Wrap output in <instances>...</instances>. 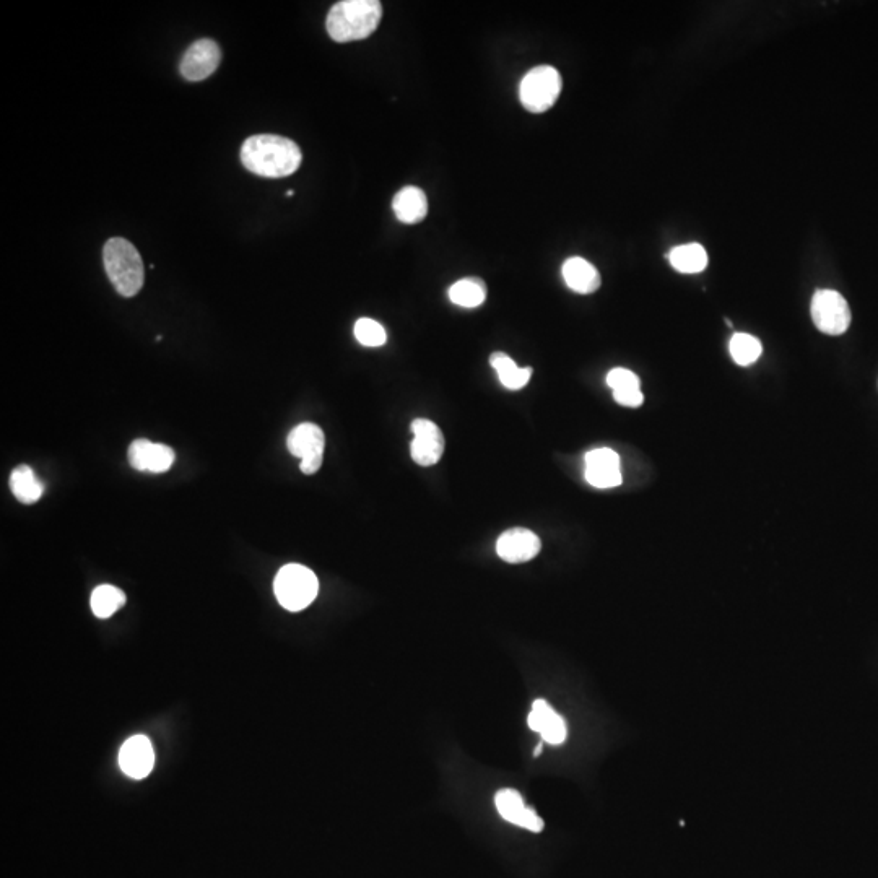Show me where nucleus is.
Instances as JSON below:
<instances>
[{"instance_id":"nucleus-3","label":"nucleus","mask_w":878,"mask_h":878,"mask_svg":"<svg viewBox=\"0 0 878 878\" xmlns=\"http://www.w3.org/2000/svg\"><path fill=\"white\" fill-rule=\"evenodd\" d=\"M106 274L124 298H132L144 287L145 269L139 251L131 241L111 238L103 248Z\"/></svg>"},{"instance_id":"nucleus-28","label":"nucleus","mask_w":878,"mask_h":878,"mask_svg":"<svg viewBox=\"0 0 878 878\" xmlns=\"http://www.w3.org/2000/svg\"><path fill=\"white\" fill-rule=\"evenodd\" d=\"M287 196H288V197L295 196V192H293V191H288V192H287Z\"/></svg>"},{"instance_id":"nucleus-6","label":"nucleus","mask_w":878,"mask_h":878,"mask_svg":"<svg viewBox=\"0 0 878 878\" xmlns=\"http://www.w3.org/2000/svg\"><path fill=\"white\" fill-rule=\"evenodd\" d=\"M813 324L826 335H841L851 326V309L848 301L835 290H818L812 298Z\"/></svg>"},{"instance_id":"nucleus-11","label":"nucleus","mask_w":878,"mask_h":878,"mask_svg":"<svg viewBox=\"0 0 878 878\" xmlns=\"http://www.w3.org/2000/svg\"><path fill=\"white\" fill-rule=\"evenodd\" d=\"M540 550H542V540L539 539V535L524 527L508 529L496 542L498 557L513 565L534 560Z\"/></svg>"},{"instance_id":"nucleus-7","label":"nucleus","mask_w":878,"mask_h":878,"mask_svg":"<svg viewBox=\"0 0 878 878\" xmlns=\"http://www.w3.org/2000/svg\"><path fill=\"white\" fill-rule=\"evenodd\" d=\"M287 448L293 456L300 457V469L303 474H316L324 461V448H326L324 431L314 423H301L290 431Z\"/></svg>"},{"instance_id":"nucleus-1","label":"nucleus","mask_w":878,"mask_h":878,"mask_svg":"<svg viewBox=\"0 0 878 878\" xmlns=\"http://www.w3.org/2000/svg\"><path fill=\"white\" fill-rule=\"evenodd\" d=\"M246 170L261 178H287L300 168L303 153L293 140L282 135H251L240 152Z\"/></svg>"},{"instance_id":"nucleus-13","label":"nucleus","mask_w":878,"mask_h":878,"mask_svg":"<svg viewBox=\"0 0 878 878\" xmlns=\"http://www.w3.org/2000/svg\"><path fill=\"white\" fill-rule=\"evenodd\" d=\"M155 765V753L152 742L145 735H135L122 745L119 753L121 770L132 779H144L152 773Z\"/></svg>"},{"instance_id":"nucleus-21","label":"nucleus","mask_w":878,"mask_h":878,"mask_svg":"<svg viewBox=\"0 0 878 878\" xmlns=\"http://www.w3.org/2000/svg\"><path fill=\"white\" fill-rule=\"evenodd\" d=\"M449 300L461 308H479L487 300V285L474 277L457 280L449 288Z\"/></svg>"},{"instance_id":"nucleus-16","label":"nucleus","mask_w":878,"mask_h":878,"mask_svg":"<svg viewBox=\"0 0 878 878\" xmlns=\"http://www.w3.org/2000/svg\"><path fill=\"white\" fill-rule=\"evenodd\" d=\"M561 274H563L566 285L573 292L581 293V295H591V293L597 292L600 283H602L599 270L583 257H570L563 264Z\"/></svg>"},{"instance_id":"nucleus-25","label":"nucleus","mask_w":878,"mask_h":878,"mask_svg":"<svg viewBox=\"0 0 878 878\" xmlns=\"http://www.w3.org/2000/svg\"><path fill=\"white\" fill-rule=\"evenodd\" d=\"M607 384L610 389L615 391H626V389H641V381L633 371L626 368H615L607 374Z\"/></svg>"},{"instance_id":"nucleus-27","label":"nucleus","mask_w":878,"mask_h":878,"mask_svg":"<svg viewBox=\"0 0 878 878\" xmlns=\"http://www.w3.org/2000/svg\"><path fill=\"white\" fill-rule=\"evenodd\" d=\"M542 750H544V745H542V742H540V744L537 745V748H535L534 757H539L540 753H542Z\"/></svg>"},{"instance_id":"nucleus-8","label":"nucleus","mask_w":878,"mask_h":878,"mask_svg":"<svg viewBox=\"0 0 878 878\" xmlns=\"http://www.w3.org/2000/svg\"><path fill=\"white\" fill-rule=\"evenodd\" d=\"M222 51L213 40H199L186 49L179 62V72L189 82H202L220 66Z\"/></svg>"},{"instance_id":"nucleus-10","label":"nucleus","mask_w":878,"mask_h":878,"mask_svg":"<svg viewBox=\"0 0 878 878\" xmlns=\"http://www.w3.org/2000/svg\"><path fill=\"white\" fill-rule=\"evenodd\" d=\"M620 456L613 449H592L586 454V480L600 490L620 487L623 482Z\"/></svg>"},{"instance_id":"nucleus-17","label":"nucleus","mask_w":878,"mask_h":878,"mask_svg":"<svg viewBox=\"0 0 878 878\" xmlns=\"http://www.w3.org/2000/svg\"><path fill=\"white\" fill-rule=\"evenodd\" d=\"M397 220L405 225H417L428 215V199L420 187L407 186L392 200Z\"/></svg>"},{"instance_id":"nucleus-14","label":"nucleus","mask_w":878,"mask_h":878,"mask_svg":"<svg viewBox=\"0 0 878 878\" xmlns=\"http://www.w3.org/2000/svg\"><path fill=\"white\" fill-rule=\"evenodd\" d=\"M496 810L506 822L521 826L532 833L544 830V820L532 809H527L521 794L514 789H503L495 797Z\"/></svg>"},{"instance_id":"nucleus-5","label":"nucleus","mask_w":878,"mask_h":878,"mask_svg":"<svg viewBox=\"0 0 878 878\" xmlns=\"http://www.w3.org/2000/svg\"><path fill=\"white\" fill-rule=\"evenodd\" d=\"M561 87V75L555 67H535L524 75L519 85V100L529 113H545L557 103Z\"/></svg>"},{"instance_id":"nucleus-19","label":"nucleus","mask_w":878,"mask_h":878,"mask_svg":"<svg viewBox=\"0 0 878 878\" xmlns=\"http://www.w3.org/2000/svg\"><path fill=\"white\" fill-rule=\"evenodd\" d=\"M490 365L495 368L501 384L509 391H519L526 386L532 378V368H521L514 363L513 358L503 352L493 353L490 357Z\"/></svg>"},{"instance_id":"nucleus-18","label":"nucleus","mask_w":878,"mask_h":878,"mask_svg":"<svg viewBox=\"0 0 878 878\" xmlns=\"http://www.w3.org/2000/svg\"><path fill=\"white\" fill-rule=\"evenodd\" d=\"M10 490L23 505H33L40 500L44 493V485L36 477L33 469L28 466H18L10 474Z\"/></svg>"},{"instance_id":"nucleus-26","label":"nucleus","mask_w":878,"mask_h":878,"mask_svg":"<svg viewBox=\"0 0 878 878\" xmlns=\"http://www.w3.org/2000/svg\"><path fill=\"white\" fill-rule=\"evenodd\" d=\"M613 399L617 404L623 405V407H631V409H636L639 405H643L644 396L641 389H626V391H615L613 392Z\"/></svg>"},{"instance_id":"nucleus-9","label":"nucleus","mask_w":878,"mask_h":878,"mask_svg":"<svg viewBox=\"0 0 878 878\" xmlns=\"http://www.w3.org/2000/svg\"><path fill=\"white\" fill-rule=\"evenodd\" d=\"M413 438L410 454L418 466L431 467L441 461L444 453V435L431 420L417 418L412 423Z\"/></svg>"},{"instance_id":"nucleus-15","label":"nucleus","mask_w":878,"mask_h":878,"mask_svg":"<svg viewBox=\"0 0 878 878\" xmlns=\"http://www.w3.org/2000/svg\"><path fill=\"white\" fill-rule=\"evenodd\" d=\"M527 724L550 745L565 744L568 737L565 719L561 718L545 700L534 701L531 714L527 716Z\"/></svg>"},{"instance_id":"nucleus-4","label":"nucleus","mask_w":878,"mask_h":878,"mask_svg":"<svg viewBox=\"0 0 878 878\" xmlns=\"http://www.w3.org/2000/svg\"><path fill=\"white\" fill-rule=\"evenodd\" d=\"M274 591L283 609L300 612L318 596L319 581L306 566L287 565L275 576Z\"/></svg>"},{"instance_id":"nucleus-20","label":"nucleus","mask_w":878,"mask_h":878,"mask_svg":"<svg viewBox=\"0 0 878 878\" xmlns=\"http://www.w3.org/2000/svg\"><path fill=\"white\" fill-rule=\"evenodd\" d=\"M670 264L682 274H700L708 266L706 249L698 243L682 244L669 254Z\"/></svg>"},{"instance_id":"nucleus-22","label":"nucleus","mask_w":878,"mask_h":878,"mask_svg":"<svg viewBox=\"0 0 878 878\" xmlns=\"http://www.w3.org/2000/svg\"><path fill=\"white\" fill-rule=\"evenodd\" d=\"M93 613L98 618H109L126 604V594L119 587L111 586V584H103L96 587L92 594Z\"/></svg>"},{"instance_id":"nucleus-12","label":"nucleus","mask_w":878,"mask_h":878,"mask_svg":"<svg viewBox=\"0 0 878 878\" xmlns=\"http://www.w3.org/2000/svg\"><path fill=\"white\" fill-rule=\"evenodd\" d=\"M127 459L132 469L150 474H163L173 467L176 454L166 444L152 443L148 439H135L129 446Z\"/></svg>"},{"instance_id":"nucleus-23","label":"nucleus","mask_w":878,"mask_h":878,"mask_svg":"<svg viewBox=\"0 0 878 878\" xmlns=\"http://www.w3.org/2000/svg\"><path fill=\"white\" fill-rule=\"evenodd\" d=\"M729 352L737 365L750 366L757 363L758 358L761 357L763 345L755 335L737 332V334L732 335Z\"/></svg>"},{"instance_id":"nucleus-2","label":"nucleus","mask_w":878,"mask_h":878,"mask_svg":"<svg viewBox=\"0 0 878 878\" xmlns=\"http://www.w3.org/2000/svg\"><path fill=\"white\" fill-rule=\"evenodd\" d=\"M383 5L378 0H342L329 10L327 33L337 43L365 40L378 30Z\"/></svg>"},{"instance_id":"nucleus-24","label":"nucleus","mask_w":878,"mask_h":878,"mask_svg":"<svg viewBox=\"0 0 878 878\" xmlns=\"http://www.w3.org/2000/svg\"><path fill=\"white\" fill-rule=\"evenodd\" d=\"M355 339L365 347H381L387 342L386 329L374 319L361 318L355 324Z\"/></svg>"}]
</instances>
